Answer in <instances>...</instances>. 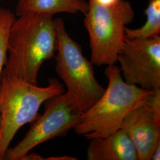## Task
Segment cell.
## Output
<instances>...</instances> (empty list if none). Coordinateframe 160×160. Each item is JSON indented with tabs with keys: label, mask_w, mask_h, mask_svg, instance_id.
I'll return each mask as SVG.
<instances>
[{
	"label": "cell",
	"mask_w": 160,
	"mask_h": 160,
	"mask_svg": "<svg viewBox=\"0 0 160 160\" xmlns=\"http://www.w3.org/2000/svg\"><path fill=\"white\" fill-rule=\"evenodd\" d=\"M128 84L147 90L160 88V36L148 39L125 38L117 62Z\"/></svg>",
	"instance_id": "cell-7"
},
{
	"label": "cell",
	"mask_w": 160,
	"mask_h": 160,
	"mask_svg": "<svg viewBox=\"0 0 160 160\" xmlns=\"http://www.w3.org/2000/svg\"><path fill=\"white\" fill-rule=\"evenodd\" d=\"M144 14L147 21L138 29L125 28V37L129 39H148L160 36V0H149Z\"/></svg>",
	"instance_id": "cell-11"
},
{
	"label": "cell",
	"mask_w": 160,
	"mask_h": 160,
	"mask_svg": "<svg viewBox=\"0 0 160 160\" xmlns=\"http://www.w3.org/2000/svg\"><path fill=\"white\" fill-rule=\"evenodd\" d=\"M160 144H159L154 150L153 154L152 155L151 160H160Z\"/></svg>",
	"instance_id": "cell-16"
},
{
	"label": "cell",
	"mask_w": 160,
	"mask_h": 160,
	"mask_svg": "<svg viewBox=\"0 0 160 160\" xmlns=\"http://www.w3.org/2000/svg\"><path fill=\"white\" fill-rule=\"evenodd\" d=\"M90 141L86 152L88 160H139L135 145L124 129Z\"/></svg>",
	"instance_id": "cell-9"
},
{
	"label": "cell",
	"mask_w": 160,
	"mask_h": 160,
	"mask_svg": "<svg viewBox=\"0 0 160 160\" xmlns=\"http://www.w3.org/2000/svg\"><path fill=\"white\" fill-rule=\"evenodd\" d=\"M48 85L39 87L12 75L1 74L0 79V160H4L17 131L38 117L42 104L65 91L62 84L50 78Z\"/></svg>",
	"instance_id": "cell-3"
},
{
	"label": "cell",
	"mask_w": 160,
	"mask_h": 160,
	"mask_svg": "<svg viewBox=\"0 0 160 160\" xmlns=\"http://www.w3.org/2000/svg\"><path fill=\"white\" fill-rule=\"evenodd\" d=\"M104 74L108 86L102 97L81 116L75 133L88 140L105 137L120 128L126 116L133 110L146 103L153 93L126 82L119 68L107 66Z\"/></svg>",
	"instance_id": "cell-2"
},
{
	"label": "cell",
	"mask_w": 160,
	"mask_h": 160,
	"mask_svg": "<svg viewBox=\"0 0 160 160\" xmlns=\"http://www.w3.org/2000/svg\"><path fill=\"white\" fill-rule=\"evenodd\" d=\"M57 37L55 70L67 88L65 92L75 108L82 114L102 97L105 88L97 81L93 64L86 58L81 46L65 29L63 20L55 19Z\"/></svg>",
	"instance_id": "cell-4"
},
{
	"label": "cell",
	"mask_w": 160,
	"mask_h": 160,
	"mask_svg": "<svg viewBox=\"0 0 160 160\" xmlns=\"http://www.w3.org/2000/svg\"><path fill=\"white\" fill-rule=\"evenodd\" d=\"M1 114H0V129H1Z\"/></svg>",
	"instance_id": "cell-17"
},
{
	"label": "cell",
	"mask_w": 160,
	"mask_h": 160,
	"mask_svg": "<svg viewBox=\"0 0 160 160\" xmlns=\"http://www.w3.org/2000/svg\"><path fill=\"white\" fill-rule=\"evenodd\" d=\"M43 104V113L34 120L23 139L7 150L4 160H21L41 143L65 136L80 122L82 114L75 108L65 92L52 97Z\"/></svg>",
	"instance_id": "cell-6"
},
{
	"label": "cell",
	"mask_w": 160,
	"mask_h": 160,
	"mask_svg": "<svg viewBox=\"0 0 160 160\" xmlns=\"http://www.w3.org/2000/svg\"><path fill=\"white\" fill-rule=\"evenodd\" d=\"M120 128L130 135L139 160H151L155 149L160 144V114L147 102L126 116Z\"/></svg>",
	"instance_id": "cell-8"
},
{
	"label": "cell",
	"mask_w": 160,
	"mask_h": 160,
	"mask_svg": "<svg viewBox=\"0 0 160 160\" xmlns=\"http://www.w3.org/2000/svg\"><path fill=\"white\" fill-rule=\"evenodd\" d=\"M88 3L84 23L90 38V61L98 67L115 65L126 38V25L133 21L135 12L126 0H120L112 7L92 0Z\"/></svg>",
	"instance_id": "cell-5"
},
{
	"label": "cell",
	"mask_w": 160,
	"mask_h": 160,
	"mask_svg": "<svg viewBox=\"0 0 160 160\" xmlns=\"http://www.w3.org/2000/svg\"><path fill=\"white\" fill-rule=\"evenodd\" d=\"M16 16L10 10L0 8V79L5 66L8 52V39Z\"/></svg>",
	"instance_id": "cell-12"
},
{
	"label": "cell",
	"mask_w": 160,
	"mask_h": 160,
	"mask_svg": "<svg viewBox=\"0 0 160 160\" xmlns=\"http://www.w3.org/2000/svg\"><path fill=\"white\" fill-rule=\"evenodd\" d=\"M89 7L85 0H18L16 15L33 13L53 16L58 13L85 14Z\"/></svg>",
	"instance_id": "cell-10"
},
{
	"label": "cell",
	"mask_w": 160,
	"mask_h": 160,
	"mask_svg": "<svg viewBox=\"0 0 160 160\" xmlns=\"http://www.w3.org/2000/svg\"><path fill=\"white\" fill-rule=\"evenodd\" d=\"M57 37L53 16L28 13L12 24L2 73L38 85L40 67L55 57Z\"/></svg>",
	"instance_id": "cell-1"
},
{
	"label": "cell",
	"mask_w": 160,
	"mask_h": 160,
	"mask_svg": "<svg viewBox=\"0 0 160 160\" xmlns=\"http://www.w3.org/2000/svg\"><path fill=\"white\" fill-rule=\"evenodd\" d=\"M92 1L102 6H105V7H112L119 3L120 0H92Z\"/></svg>",
	"instance_id": "cell-13"
},
{
	"label": "cell",
	"mask_w": 160,
	"mask_h": 160,
	"mask_svg": "<svg viewBox=\"0 0 160 160\" xmlns=\"http://www.w3.org/2000/svg\"><path fill=\"white\" fill-rule=\"evenodd\" d=\"M45 158L37 153L27 154L25 155L21 160H43Z\"/></svg>",
	"instance_id": "cell-14"
},
{
	"label": "cell",
	"mask_w": 160,
	"mask_h": 160,
	"mask_svg": "<svg viewBox=\"0 0 160 160\" xmlns=\"http://www.w3.org/2000/svg\"><path fill=\"white\" fill-rule=\"evenodd\" d=\"M45 160H77L74 157H69V156H62V157H52L45 158Z\"/></svg>",
	"instance_id": "cell-15"
}]
</instances>
